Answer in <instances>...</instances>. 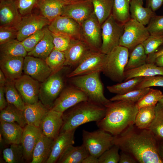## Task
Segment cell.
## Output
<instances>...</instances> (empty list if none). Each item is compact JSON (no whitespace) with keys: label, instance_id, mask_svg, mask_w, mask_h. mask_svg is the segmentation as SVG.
<instances>
[{"label":"cell","instance_id":"obj_1","mask_svg":"<svg viewBox=\"0 0 163 163\" xmlns=\"http://www.w3.org/2000/svg\"><path fill=\"white\" fill-rule=\"evenodd\" d=\"M159 141L148 129L132 124L113 136V143L140 163H163L158 152Z\"/></svg>","mask_w":163,"mask_h":163},{"label":"cell","instance_id":"obj_2","mask_svg":"<svg viewBox=\"0 0 163 163\" xmlns=\"http://www.w3.org/2000/svg\"><path fill=\"white\" fill-rule=\"evenodd\" d=\"M105 107L104 116L96 122L99 129L114 136L130 125L134 124L139 110L136 103L123 100L115 101H111Z\"/></svg>","mask_w":163,"mask_h":163},{"label":"cell","instance_id":"obj_3","mask_svg":"<svg viewBox=\"0 0 163 163\" xmlns=\"http://www.w3.org/2000/svg\"><path fill=\"white\" fill-rule=\"evenodd\" d=\"M106 112V107L89 100L79 103L63 113L59 133L76 129L88 122H97L104 117Z\"/></svg>","mask_w":163,"mask_h":163},{"label":"cell","instance_id":"obj_4","mask_svg":"<svg viewBox=\"0 0 163 163\" xmlns=\"http://www.w3.org/2000/svg\"><path fill=\"white\" fill-rule=\"evenodd\" d=\"M100 72L71 77L70 82L72 85L84 92L88 100L105 106L110 103L104 93L103 86L100 78Z\"/></svg>","mask_w":163,"mask_h":163},{"label":"cell","instance_id":"obj_5","mask_svg":"<svg viewBox=\"0 0 163 163\" xmlns=\"http://www.w3.org/2000/svg\"><path fill=\"white\" fill-rule=\"evenodd\" d=\"M129 57V50L119 45L106 55L102 71L111 80L120 82L124 80V72Z\"/></svg>","mask_w":163,"mask_h":163},{"label":"cell","instance_id":"obj_6","mask_svg":"<svg viewBox=\"0 0 163 163\" xmlns=\"http://www.w3.org/2000/svg\"><path fill=\"white\" fill-rule=\"evenodd\" d=\"M113 137L110 133L100 129L92 132L83 130L82 144L90 154L98 158L113 145Z\"/></svg>","mask_w":163,"mask_h":163},{"label":"cell","instance_id":"obj_7","mask_svg":"<svg viewBox=\"0 0 163 163\" xmlns=\"http://www.w3.org/2000/svg\"><path fill=\"white\" fill-rule=\"evenodd\" d=\"M102 44L100 50L107 54L119 45L120 38L124 31V24L118 22L112 14L101 26Z\"/></svg>","mask_w":163,"mask_h":163},{"label":"cell","instance_id":"obj_8","mask_svg":"<svg viewBox=\"0 0 163 163\" xmlns=\"http://www.w3.org/2000/svg\"><path fill=\"white\" fill-rule=\"evenodd\" d=\"M124 31L119 45L132 50L150 36L146 27L136 20L130 18L124 24Z\"/></svg>","mask_w":163,"mask_h":163},{"label":"cell","instance_id":"obj_9","mask_svg":"<svg viewBox=\"0 0 163 163\" xmlns=\"http://www.w3.org/2000/svg\"><path fill=\"white\" fill-rule=\"evenodd\" d=\"M61 71L51 74L40 84L39 99L50 110L63 90L64 81Z\"/></svg>","mask_w":163,"mask_h":163},{"label":"cell","instance_id":"obj_10","mask_svg":"<svg viewBox=\"0 0 163 163\" xmlns=\"http://www.w3.org/2000/svg\"><path fill=\"white\" fill-rule=\"evenodd\" d=\"M82 40L93 49L100 51L102 44L101 28L94 12L81 24Z\"/></svg>","mask_w":163,"mask_h":163},{"label":"cell","instance_id":"obj_11","mask_svg":"<svg viewBox=\"0 0 163 163\" xmlns=\"http://www.w3.org/2000/svg\"><path fill=\"white\" fill-rule=\"evenodd\" d=\"M88 100L84 92L73 85L62 90L50 110L63 113L78 104Z\"/></svg>","mask_w":163,"mask_h":163},{"label":"cell","instance_id":"obj_12","mask_svg":"<svg viewBox=\"0 0 163 163\" xmlns=\"http://www.w3.org/2000/svg\"><path fill=\"white\" fill-rule=\"evenodd\" d=\"M106 55L100 51H93L67 75V77L71 78L96 72H102Z\"/></svg>","mask_w":163,"mask_h":163},{"label":"cell","instance_id":"obj_13","mask_svg":"<svg viewBox=\"0 0 163 163\" xmlns=\"http://www.w3.org/2000/svg\"><path fill=\"white\" fill-rule=\"evenodd\" d=\"M50 21L41 14L32 13L22 16L18 27L17 39L20 42L29 36L42 29L50 24Z\"/></svg>","mask_w":163,"mask_h":163},{"label":"cell","instance_id":"obj_14","mask_svg":"<svg viewBox=\"0 0 163 163\" xmlns=\"http://www.w3.org/2000/svg\"><path fill=\"white\" fill-rule=\"evenodd\" d=\"M40 82L26 74L15 81V87L25 104H33L39 100Z\"/></svg>","mask_w":163,"mask_h":163},{"label":"cell","instance_id":"obj_15","mask_svg":"<svg viewBox=\"0 0 163 163\" xmlns=\"http://www.w3.org/2000/svg\"><path fill=\"white\" fill-rule=\"evenodd\" d=\"M23 70L25 74L41 83L52 73L45 60L28 55L24 57Z\"/></svg>","mask_w":163,"mask_h":163},{"label":"cell","instance_id":"obj_16","mask_svg":"<svg viewBox=\"0 0 163 163\" xmlns=\"http://www.w3.org/2000/svg\"><path fill=\"white\" fill-rule=\"evenodd\" d=\"M52 33L68 35L75 39H82L81 25L69 17L60 15L50 22L48 26Z\"/></svg>","mask_w":163,"mask_h":163},{"label":"cell","instance_id":"obj_17","mask_svg":"<svg viewBox=\"0 0 163 163\" xmlns=\"http://www.w3.org/2000/svg\"><path fill=\"white\" fill-rule=\"evenodd\" d=\"M94 50L82 39H72L64 52L66 56L65 66H77L90 53Z\"/></svg>","mask_w":163,"mask_h":163},{"label":"cell","instance_id":"obj_18","mask_svg":"<svg viewBox=\"0 0 163 163\" xmlns=\"http://www.w3.org/2000/svg\"><path fill=\"white\" fill-rule=\"evenodd\" d=\"M94 12L91 0L70 2L63 8L61 15L69 17L80 25Z\"/></svg>","mask_w":163,"mask_h":163},{"label":"cell","instance_id":"obj_19","mask_svg":"<svg viewBox=\"0 0 163 163\" xmlns=\"http://www.w3.org/2000/svg\"><path fill=\"white\" fill-rule=\"evenodd\" d=\"M22 16L19 13L15 0H2L0 2V26L16 27Z\"/></svg>","mask_w":163,"mask_h":163},{"label":"cell","instance_id":"obj_20","mask_svg":"<svg viewBox=\"0 0 163 163\" xmlns=\"http://www.w3.org/2000/svg\"><path fill=\"white\" fill-rule=\"evenodd\" d=\"M42 134L41 127L27 124L24 127L21 144L26 161H31L34 148Z\"/></svg>","mask_w":163,"mask_h":163},{"label":"cell","instance_id":"obj_21","mask_svg":"<svg viewBox=\"0 0 163 163\" xmlns=\"http://www.w3.org/2000/svg\"><path fill=\"white\" fill-rule=\"evenodd\" d=\"M76 129L59 133L54 139L50 155L46 163H55L63 152L70 145L75 143Z\"/></svg>","mask_w":163,"mask_h":163},{"label":"cell","instance_id":"obj_22","mask_svg":"<svg viewBox=\"0 0 163 163\" xmlns=\"http://www.w3.org/2000/svg\"><path fill=\"white\" fill-rule=\"evenodd\" d=\"M24 57L0 56V69L7 79L15 81L22 75Z\"/></svg>","mask_w":163,"mask_h":163},{"label":"cell","instance_id":"obj_23","mask_svg":"<svg viewBox=\"0 0 163 163\" xmlns=\"http://www.w3.org/2000/svg\"><path fill=\"white\" fill-rule=\"evenodd\" d=\"M63 114L51 110H49L41 126L43 135L54 139L59 134L63 123Z\"/></svg>","mask_w":163,"mask_h":163},{"label":"cell","instance_id":"obj_24","mask_svg":"<svg viewBox=\"0 0 163 163\" xmlns=\"http://www.w3.org/2000/svg\"><path fill=\"white\" fill-rule=\"evenodd\" d=\"M49 110L40 100L33 104H25L24 113L27 124L41 127Z\"/></svg>","mask_w":163,"mask_h":163},{"label":"cell","instance_id":"obj_25","mask_svg":"<svg viewBox=\"0 0 163 163\" xmlns=\"http://www.w3.org/2000/svg\"><path fill=\"white\" fill-rule=\"evenodd\" d=\"M70 3L66 0H39L37 7L41 14L51 22L61 15L64 7Z\"/></svg>","mask_w":163,"mask_h":163},{"label":"cell","instance_id":"obj_26","mask_svg":"<svg viewBox=\"0 0 163 163\" xmlns=\"http://www.w3.org/2000/svg\"><path fill=\"white\" fill-rule=\"evenodd\" d=\"M54 139L42 134L34 148L30 163H46L51 153Z\"/></svg>","mask_w":163,"mask_h":163},{"label":"cell","instance_id":"obj_27","mask_svg":"<svg viewBox=\"0 0 163 163\" xmlns=\"http://www.w3.org/2000/svg\"><path fill=\"white\" fill-rule=\"evenodd\" d=\"M0 121V134L6 143L20 144L24 128L15 123Z\"/></svg>","mask_w":163,"mask_h":163},{"label":"cell","instance_id":"obj_28","mask_svg":"<svg viewBox=\"0 0 163 163\" xmlns=\"http://www.w3.org/2000/svg\"><path fill=\"white\" fill-rule=\"evenodd\" d=\"M90 154L85 145L69 146L58 159L57 163H82Z\"/></svg>","mask_w":163,"mask_h":163},{"label":"cell","instance_id":"obj_29","mask_svg":"<svg viewBox=\"0 0 163 163\" xmlns=\"http://www.w3.org/2000/svg\"><path fill=\"white\" fill-rule=\"evenodd\" d=\"M143 0H131L129 12L131 18L145 26L148 24L152 17L155 14L148 7L143 6Z\"/></svg>","mask_w":163,"mask_h":163},{"label":"cell","instance_id":"obj_30","mask_svg":"<svg viewBox=\"0 0 163 163\" xmlns=\"http://www.w3.org/2000/svg\"><path fill=\"white\" fill-rule=\"evenodd\" d=\"M52 32L47 26L43 38L33 50L27 53V55L45 60L54 48Z\"/></svg>","mask_w":163,"mask_h":163},{"label":"cell","instance_id":"obj_31","mask_svg":"<svg viewBox=\"0 0 163 163\" xmlns=\"http://www.w3.org/2000/svg\"><path fill=\"white\" fill-rule=\"evenodd\" d=\"M157 75H163V67L157 66L154 63H146L137 68L125 71L124 81L136 77Z\"/></svg>","mask_w":163,"mask_h":163},{"label":"cell","instance_id":"obj_32","mask_svg":"<svg viewBox=\"0 0 163 163\" xmlns=\"http://www.w3.org/2000/svg\"><path fill=\"white\" fill-rule=\"evenodd\" d=\"M0 120L15 123L23 128L27 124L24 111L9 103L4 109L0 111Z\"/></svg>","mask_w":163,"mask_h":163},{"label":"cell","instance_id":"obj_33","mask_svg":"<svg viewBox=\"0 0 163 163\" xmlns=\"http://www.w3.org/2000/svg\"><path fill=\"white\" fill-rule=\"evenodd\" d=\"M4 87L5 97L8 103L24 111L25 104L15 87V81L7 79Z\"/></svg>","mask_w":163,"mask_h":163},{"label":"cell","instance_id":"obj_34","mask_svg":"<svg viewBox=\"0 0 163 163\" xmlns=\"http://www.w3.org/2000/svg\"><path fill=\"white\" fill-rule=\"evenodd\" d=\"M94 12L101 26L112 14L113 0H91Z\"/></svg>","mask_w":163,"mask_h":163},{"label":"cell","instance_id":"obj_35","mask_svg":"<svg viewBox=\"0 0 163 163\" xmlns=\"http://www.w3.org/2000/svg\"><path fill=\"white\" fill-rule=\"evenodd\" d=\"M27 53L21 42L17 39L0 44V56L24 57L27 55Z\"/></svg>","mask_w":163,"mask_h":163},{"label":"cell","instance_id":"obj_36","mask_svg":"<svg viewBox=\"0 0 163 163\" xmlns=\"http://www.w3.org/2000/svg\"><path fill=\"white\" fill-rule=\"evenodd\" d=\"M131 0H113L112 14L119 23L124 24L130 18L129 12Z\"/></svg>","mask_w":163,"mask_h":163},{"label":"cell","instance_id":"obj_37","mask_svg":"<svg viewBox=\"0 0 163 163\" xmlns=\"http://www.w3.org/2000/svg\"><path fill=\"white\" fill-rule=\"evenodd\" d=\"M155 107H144L139 109L135 119V126L140 129H148L155 117Z\"/></svg>","mask_w":163,"mask_h":163},{"label":"cell","instance_id":"obj_38","mask_svg":"<svg viewBox=\"0 0 163 163\" xmlns=\"http://www.w3.org/2000/svg\"><path fill=\"white\" fill-rule=\"evenodd\" d=\"M147 55L142 44L136 46L132 50L125 71L137 68L146 63Z\"/></svg>","mask_w":163,"mask_h":163},{"label":"cell","instance_id":"obj_39","mask_svg":"<svg viewBox=\"0 0 163 163\" xmlns=\"http://www.w3.org/2000/svg\"><path fill=\"white\" fill-rule=\"evenodd\" d=\"M3 158L8 163H22L25 160L23 149L21 144H12L2 151Z\"/></svg>","mask_w":163,"mask_h":163},{"label":"cell","instance_id":"obj_40","mask_svg":"<svg viewBox=\"0 0 163 163\" xmlns=\"http://www.w3.org/2000/svg\"><path fill=\"white\" fill-rule=\"evenodd\" d=\"M148 129L159 141L163 140V107L159 102L155 107L154 119Z\"/></svg>","mask_w":163,"mask_h":163},{"label":"cell","instance_id":"obj_41","mask_svg":"<svg viewBox=\"0 0 163 163\" xmlns=\"http://www.w3.org/2000/svg\"><path fill=\"white\" fill-rule=\"evenodd\" d=\"M144 77H134L127 81L112 86H108V91L117 94H123L136 89L137 85L142 81Z\"/></svg>","mask_w":163,"mask_h":163},{"label":"cell","instance_id":"obj_42","mask_svg":"<svg viewBox=\"0 0 163 163\" xmlns=\"http://www.w3.org/2000/svg\"><path fill=\"white\" fill-rule=\"evenodd\" d=\"M66 59L64 52L54 48L45 60L51 70V74H53L63 69Z\"/></svg>","mask_w":163,"mask_h":163},{"label":"cell","instance_id":"obj_43","mask_svg":"<svg viewBox=\"0 0 163 163\" xmlns=\"http://www.w3.org/2000/svg\"><path fill=\"white\" fill-rule=\"evenodd\" d=\"M150 88L137 89L123 94H117L110 98L112 101H125L136 103L149 91Z\"/></svg>","mask_w":163,"mask_h":163},{"label":"cell","instance_id":"obj_44","mask_svg":"<svg viewBox=\"0 0 163 163\" xmlns=\"http://www.w3.org/2000/svg\"><path fill=\"white\" fill-rule=\"evenodd\" d=\"M163 96V93L160 90L150 88L148 92L136 104L139 109L155 106Z\"/></svg>","mask_w":163,"mask_h":163},{"label":"cell","instance_id":"obj_45","mask_svg":"<svg viewBox=\"0 0 163 163\" xmlns=\"http://www.w3.org/2000/svg\"><path fill=\"white\" fill-rule=\"evenodd\" d=\"M146 28L150 35L163 37V15L153 16Z\"/></svg>","mask_w":163,"mask_h":163},{"label":"cell","instance_id":"obj_46","mask_svg":"<svg viewBox=\"0 0 163 163\" xmlns=\"http://www.w3.org/2000/svg\"><path fill=\"white\" fill-rule=\"evenodd\" d=\"M46 27L30 35L21 42L28 53L33 50L43 38L45 34Z\"/></svg>","mask_w":163,"mask_h":163},{"label":"cell","instance_id":"obj_47","mask_svg":"<svg viewBox=\"0 0 163 163\" xmlns=\"http://www.w3.org/2000/svg\"><path fill=\"white\" fill-rule=\"evenodd\" d=\"M120 148L116 145L105 151L98 158L99 163H117L119 162L120 155Z\"/></svg>","mask_w":163,"mask_h":163},{"label":"cell","instance_id":"obj_48","mask_svg":"<svg viewBox=\"0 0 163 163\" xmlns=\"http://www.w3.org/2000/svg\"><path fill=\"white\" fill-rule=\"evenodd\" d=\"M54 49L65 52L69 47L73 38L67 35L52 32Z\"/></svg>","mask_w":163,"mask_h":163},{"label":"cell","instance_id":"obj_49","mask_svg":"<svg viewBox=\"0 0 163 163\" xmlns=\"http://www.w3.org/2000/svg\"><path fill=\"white\" fill-rule=\"evenodd\" d=\"M141 44L148 55L154 52L160 46L163 45V37L150 35Z\"/></svg>","mask_w":163,"mask_h":163},{"label":"cell","instance_id":"obj_50","mask_svg":"<svg viewBox=\"0 0 163 163\" xmlns=\"http://www.w3.org/2000/svg\"><path fill=\"white\" fill-rule=\"evenodd\" d=\"M39 0H15L18 11L23 16L32 13L33 9L37 6Z\"/></svg>","mask_w":163,"mask_h":163},{"label":"cell","instance_id":"obj_51","mask_svg":"<svg viewBox=\"0 0 163 163\" xmlns=\"http://www.w3.org/2000/svg\"><path fill=\"white\" fill-rule=\"evenodd\" d=\"M18 32L16 27L0 26V44L17 39Z\"/></svg>","mask_w":163,"mask_h":163},{"label":"cell","instance_id":"obj_52","mask_svg":"<svg viewBox=\"0 0 163 163\" xmlns=\"http://www.w3.org/2000/svg\"><path fill=\"white\" fill-rule=\"evenodd\" d=\"M152 86L163 87V75L144 77L142 81L137 86L136 89Z\"/></svg>","mask_w":163,"mask_h":163},{"label":"cell","instance_id":"obj_53","mask_svg":"<svg viewBox=\"0 0 163 163\" xmlns=\"http://www.w3.org/2000/svg\"><path fill=\"white\" fill-rule=\"evenodd\" d=\"M146 7L150 8L155 12L159 9L163 3V0H145Z\"/></svg>","mask_w":163,"mask_h":163},{"label":"cell","instance_id":"obj_54","mask_svg":"<svg viewBox=\"0 0 163 163\" xmlns=\"http://www.w3.org/2000/svg\"><path fill=\"white\" fill-rule=\"evenodd\" d=\"M135 158L129 154L122 151L120 155V163H136Z\"/></svg>","mask_w":163,"mask_h":163},{"label":"cell","instance_id":"obj_55","mask_svg":"<svg viewBox=\"0 0 163 163\" xmlns=\"http://www.w3.org/2000/svg\"><path fill=\"white\" fill-rule=\"evenodd\" d=\"M4 86H0V110L4 109L7 105L8 102L5 97Z\"/></svg>","mask_w":163,"mask_h":163},{"label":"cell","instance_id":"obj_56","mask_svg":"<svg viewBox=\"0 0 163 163\" xmlns=\"http://www.w3.org/2000/svg\"><path fill=\"white\" fill-rule=\"evenodd\" d=\"M163 55V48L148 55L147 63H154L155 59L158 56Z\"/></svg>","mask_w":163,"mask_h":163},{"label":"cell","instance_id":"obj_57","mask_svg":"<svg viewBox=\"0 0 163 163\" xmlns=\"http://www.w3.org/2000/svg\"><path fill=\"white\" fill-rule=\"evenodd\" d=\"M82 163H99L98 158L90 154L83 160Z\"/></svg>","mask_w":163,"mask_h":163},{"label":"cell","instance_id":"obj_58","mask_svg":"<svg viewBox=\"0 0 163 163\" xmlns=\"http://www.w3.org/2000/svg\"><path fill=\"white\" fill-rule=\"evenodd\" d=\"M154 63L157 66L163 67V55L157 57Z\"/></svg>","mask_w":163,"mask_h":163},{"label":"cell","instance_id":"obj_59","mask_svg":"<svg viewBox=\"0 0 163 163\" xmlns=\"http://www.w3.org/2000/svg\"><path fill=\"white\" fill-rule=\"evenodd\" d=\"M7 81V78L2 71L0 69V86H4Z\"/></svg>","mask_w":163,"mask_h":163},{"label":"cell","instance_id":"obj_60","mask_svg":"<svg viewBox=\"0 0 163 163\" xmlns=\"http://www.w3.org/2000/svg\"><path fill=\"white\" fill-rule=\"evenodd\" d=\"M158 148L159 155L163 160V140L161 141L159 143V142Z\"/></svg>","mask_w":163,"mask_h":163},{"label":"cell","instance_id":"obj_61","mask_svg":"<svg viewBox=\"0 0 163 163\" xmlns=\"http://www.w3.org/2000/svg\"><path fill=\"white\" fill-rule=\"evenodd\" d=\"M69 2H77L84 0H66Z\"/></svg>","mask_w":163,"mask_h":163},{"label":"cell","instance_id":"obj_62","mask_svg":"<svg viewBox=\"0 0 163 163\" xmlns=\"http://www.w3.org/2000/svg\"><path fill=\"white\" fill-rule=\"evenodd\" d=\"M158 102L162 105L163 107V96L159 100Z\"/></svg>","mask_w":163,"mask_h":163},{"label":"cell","instance_id":"obj_63","mask_svg":"<svg viewBox=\"0 0 163 163\" xmlns=\"http://www.w3.org/2000/svg\"><path fill=\"white\" fill-rule=\"evenodd\" d=\"M2 0H0V1H2Z\"/></svg>","mask_w":163,"mask_h":163}]
</instances>
